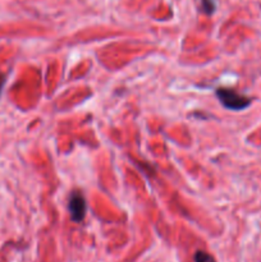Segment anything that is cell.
I'll return each instance as SVG.
<instances>
[{
    "label": "cell",
    "mask_w": 261,
    "mask_h": 262,
    "mask_svg": "<svg viewBox=\"0 0 261 262\" xmlns=\"http://www.w3.org/2000/svg\"><path fill=\"white\" fill-rule=\"evenodd\" d=\"M216 95L222 104L230 110H243L250 106L251 102H252L250 97L238 94L234 90L217 89Z\"/></svg>",
    "instance_id": "cell-1"
},
{
    "label": "cell",
    "mask_w": 261,
    "mask_h": 262,
    "mask_svg": "<svg viewBox=\"0 0 261 262\" xmlns=\"http://www.w3.org/2000/svg\"><path fill=\"white\" fill-rule=\"evenodd\" d=\"M87 205L86 200L82 196L81 192H73L69 199V212L73 222L81 223L86 216Z\"/></svg>",
    "instance_id": "cell-2"
},
{
    "label": "cell",
    "mask_w": 261,
    "mask_h": 262,
    "mask_svg": "<svg viewBox=\"0 0 261 262\" xmlns=\"http://www.w3.org/2000/svg\"><path fill=\"white\" fill-rule=\"evenodd\" d=\"M194 262H215L214 257L204 251H197L194 253Z\"/></svg>",
    "instance_id": "cell-3"
},
{
    "label": "cell",
    "mask_w": 261,
    "mask_h": 262,
    "mask_svg": "<svg viewBox=\"0 0 261 262\" xmlns=\"http://www.w3.org/2000/svg\"><path fill=\"white\" fill-rule=\"evenodd\" d=\"M204 2V9L205 12L207 13V14H210V13H212V10H214V5H212V0H202Z\"/></svg>",
    "instance_id": "cell-4"
},
{
    "label": "cell",
    "mask_w": 261,
    "mask_h": 262,
    "mask_svg": "<svg viewBox=\"0 0 261 262\" xmlns=\"http://www.w3.org/2000/svg\"><path fill=\"white\" fill-rule=\"evenodd\" d=\"M4 83H5V76H3V74H0V92H2L3 86H4Z\"/></svg>",
    "instance_id": "cell-5"
}]
</instances>
